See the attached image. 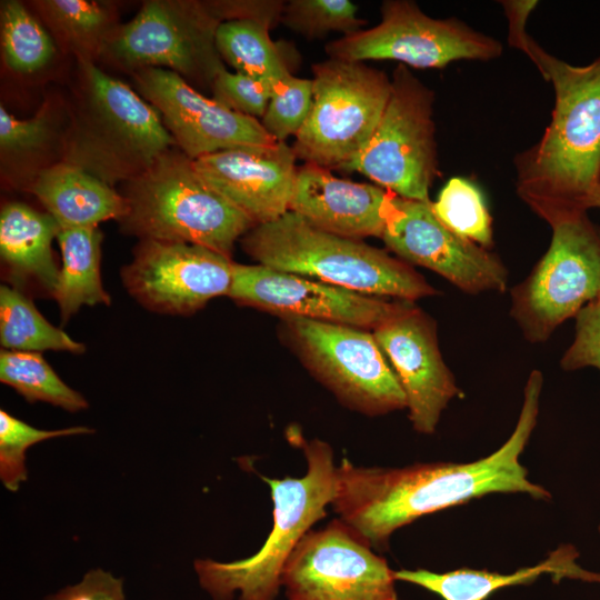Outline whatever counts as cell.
<instances>
[{
	"label": "cell",
	"instance_id": "obj_29",
	"mask_svg": "<svg viewBox=\"0 0 600 600\" xmlns=\"http://www.w3.org/2000/svg\"><path fill=\"white\" fill-rule=\"evenodd\" d=\"M0 39L6 64L19 73L42 69L56 52L50 33L24 4L16 0L1 2Z\"/></svg>",
	"mask_w": 600,
	"mask_h": 600
},
{
	"label": "cell",
	"instance_id": "obj_24",
	"mask_svg": "<svg viewBox=\"0 0 600 600\" xmlns=\"http://www.w3.org/2000/svg\"><path fill=\"white\" fill-rule=\"evenodd\" d=\"M62 266L52 298L67 322L82 306L111 303L100 276L101 242L98 227L61 229L58 234Z\"/></svg>",
	"mask_w": 600,
	"mask_h": 600
},
{
	"label": "cell",
	"instance_id": "obj_41",
	"mask_svg": "<svg viewBox=\"0 0 600 600\" xmlns=\"http://www.w3.org/2000/svg\"><path fill=\"white\" fill-rule=\"evenodd\" d=\"M597 299H600V293H599V297Z\"/></svg>",
	"mask_w": 600,
	"mask_h": 600
},
{
	"label": "cell",
	"instance_id": "obj_10",
	"mask_svg": "<svg viewBox=\"0 0 600 600\" xmlns=\"http://www.w3.org/2000/svg\"><path fill=\"white\" fill-rule=\"evenodd\" d=\"M552 231L547 252L511 290V316L532 343L547 341L600 293V228L583 214Z\"/></svg>",
	"mask_w": 600,
	"mask_h": 600
},
{
	"label": "cell",
	"instance_id": "obj_5",
	"mask_svg": "<svg viewBox=\"0 0 600 600\" xmlns=\"http://www.w3.org/2000/svg\"><path fill=\"white\" fill-rule=\"evenodd\" d=\"M122 230L140 240L203 246L227 257L256 224L216 191L174 147L124 182Z\"/></svg>",
	"mask_w": 600,
	"mask_h": 600
},
{
	"label": "cell",
	"instance_id": "obj_21",
	"mask_svg": "<svg viewBox=\"0 0 600 600\" xmlns=\"http://www.w3.org/2000/svg\"><path fill=\"white\" fill-rule=\"evenodd\" d=\"M31 192L60 229L98 227L106 220L119 221L126 212L121 193L67 161L41 169L31 183Z\"/></svg>",
	"mask_w": 600,
	"mask_h": 600
},
{
	"label": "cell",
	"instance_id": "obj_12",
	"mask_svg": "<svg viewBox=\"0 0 600 600\" xmlns=\"http://www.w3.org/2000/svg\"><path fill=\"white\" fill-rule=\"evenodd\" d=\"M381 21L329 42L330 59L396 60L419 69L444 68L458 60H491L502 44L457 19H433L409 0H386Z\"/></svg>",
	"mask_w": 600,
	"mask_h": 600
},
{
	"label": "cell",
	"instance_id": "obj_7",
	"mask_svg": "<svg viewBox=\"0 0 600 600\" xmlns=\"http://www.w3.org/2000/svg\"><path fill=\"white\" fill-rule=\"evenodd\" d=\"M230 1L150 0L120 24L102 56L133 72L159 68L186 81L211 84L224 69L218 27L232 19Z\"/></svg>",
	"mask_w": 600,
	"mask_h": 600
},
{
	"label": "cell",
	"instance_id": "obj_27",
	"mask_svg": "<svg viewBox=\"0 0 600 600\" xmlns=\"http://www.w3.org/2000/svg\"><path fill=\"white\" fill-rule=\"evenodd\" d=\"M0 343L4 349L22 352L86 351L84 344L51 324L22 290L7 284L0 287Z\"/></svg>",
	"mask_w": 600,
	"mask_h": 600
},
{
	"label": "cell",
	"instance_id": "obj_33",
	"mask_svg": "<svg viewBox=\"0 0 600 600\" xmlns=\"http://www.w3.org/2000/svg\"><path fill=\"white\" fill-rule=\"evenodd\" d=\"M312 96V79L289 74L273 82L270 101L260 120L269 136L281 142L296 137L309 116Z\"/></svg>",
	"mask_w": 600,
	"mask_h": 600
},
{
	"label": "cell",
	"instance_id": "obj_15",
	"mask_svg": "<svg viewBox=\"0 0 600 600\" xmlns=\"http://www.w3.org/2000/svg\"><path fill=\"white\" fill-rule=\"evenodd\" d=\"M432 202L396 196L381 239L400 260L428 268L468 293L503 292L508 271L498 256L448 229Z\"/></svg>",
	"mask_w": 600,
	"mask_h": 600
},
{
	"label": "cell",
	"instance_id": "obj_1",
	"mask_svg": "<svg viewBox=\"0 0 600 600\" xmlns=\"http://www.w3.org/2000/svg\"><path fill=\"white\" fill-rule=\"evenodd\" d=\"M543 377L532 370L514 430L491 454L471 462H426L403 468L337 466L331 507L373 550L384 551L393 532L433 512L490 493H527L548 501L551 493L529 480L520 462L537 424Z\"/></svg>",
	"mask_w": 600,
	"mask_h": 600
},
{
	"label": "cell",
	"instance_id": "obj_18",
	"mask_svg": "<svg viewBox=\"0 0 600 600\" xmlns=\"http://www.w3.org/2000/svg\"><path fill=\"white\" fill-rule=\"evenodd\" d=\"M372 333L401 384L413 429L432 434L442 411L461 393L442 359L433 320L403 301Z\"/></svg>",
	"mask_w": 600,
	"mask_h": 600
},
{
	"label": "cell",
	"instance_id": "obj_35",
	"mask_svg": "<svg viewBox=\"0 0 600 600\" xmlns=\"http://www.w3.org/2000/svg\"><path fill=\"white\" fill-rule=\"evenodd\" d=\"M52 112L43 106L36 116L18 119L0 106V148L2 154H27L39 151L53 138Z\"/></svg>",
	"mask_w": 600,
	"mask_h": 600
},
{
	"label": "cell",
	"instance_id": "obj_16",
	"mask_svg": "<svg viewBox=\"0 0 600 600\" xmlns=\"http://www.w3.org/2000/svg\"><path fill=\"white\" fill-rule=\"evenodd\" d=\"M234 301L286 318H302L374 330L406 300L388 301L261 264L234 263Z\"/></svg>",
	"mask_w": 600,
	"mask_h": 600
},
{
	"label": "cell",
	"instance_id": "obj_23",
	"mask_svg": "<svg viewBox=\"0 0 600 600\" xmlns=\"http://www.w3.org/2000/svg\"><path fill=\"white\" fill-rule=\"evenodd\" d=\"M60 227L48 213L22 202H9L0 212V256L12 287L22 290L34 281L51 297L60 269L57 267L52 241Z\"/></svg>",
	"mask_w": 600,
	"mask_h": 600
},
{
	"label": "cell",
	"instance_id": "obj_6",
	"mask_svg": "<svg viewBox=\"0 0 600 600\" xmlns=\"http://www.w3.org/2000/svg\"><path fill=\"white\" fill-rule=\"evenodd\" d=\"M307 461L302 477L262 479L273 501V523L262 547L251 557L230 562L197 559L200 587L213 600H276L283 567L306 533L327 516L337 490L332 448L324 441L301 440Z\"/></svg>",
	"mask_w": 600,
	"mask_h": 600
},
{
	"label": "cell",
	"instance_id": "obj_4",
	"mask_svg": "<svg viewBox=\"0 0 600 600\" xmlns=\"http://www.w3.org/2000/svg\"><path fill=\"white\" fill-rule=\"evenodd\" d=\"M78 103L66 137L63 161L112 186L146 170L177 147L160 113L130 86L78 60Z\"/></svg>",
	"mask_w": 600,
	"mask_h": 600
},
{
	"label": "cell",
	"instance_id": "obj_40",
	"mask_svg": "<svg viewBox=\"0 0 600 600\" xmlns=\"http://www.w3.org/2000/svg\"><path fill=\"white\" fill-rule=\"evenodd\" d=\"M598 530H599V533H600V524H599V527H598Z\"/></svg>",
	"mask_w": 600,
	"mask_h": 600
},
{
	"label": "cell",
	"instance_id": "obj_22",
	"mask_svg": "<svg viewBox=\"0 0 600 600\" xmlns=\"http://www.w3.org/2000/svg\"><path fill=\"white\" fill-rule=\"evenodd\" d=\"M577 557L574 548L563 544L536 566L521 568L512 573L472 568L442 573L426 569H401L394 570V578L397 581L421 587L443 600H487L502 588L530 584L542 574H551L554 581L573 578L600 582V574L586 571L576 563Z\"/></svg>",
	"mask_w": 600,
	"mask_h": 600
},
{
	"label": "cell",
	"instance_id": "obj_8",
	"mask_svg": "<svg viewBox=\"0 0 600 600\" xmlns=\"http://www.w3.org/2000/svg\"><path fill=\"white\" fill-rule=\"evenodd\" d=\"M309 116L292 144L297 159L340 169L372 137L391 93V79L364 62L327 59L312 64Z\"/></svg>",
	"mask_w": 600,
	"mask_h": 600
},
{
	"label": "cell",
	"instance_id": "obj_28",
	"mask_svg": "<svg viewBox=\"0 0 600 600\" xmlns=\"http://www.w3.org/2000/svg\"><path fill=\"white\" fill-rule=\"evenodd\" d=\"M0 381L27 401H43L70 412L88 408L86 398L66 384L39 352L2 350Z\"/></svg>",
	"mask_w": 600,
	"mask_h": 600
},
{
	"label": "cell",
	"instance_id": "obj_13",
	"mask_svg": "<svg viewBox=\"0 0 600 600\" xmlns=\"http://www.w3.org/2000/svg\"><path fill=\"white\" fill-rule=\"evenodd\" d=\"M394 570L339 518L309 530L281 573L288 600H398Z\"/></svg>",
	"mask_w": 600,
	"mask_h": 600
},
{
	"label": "cell",
	"instance_id": "obj_20",
	"mask_svg": "<svg viewBox=\"0 0 600 600\" xmlns=\"http://www.w3.org/2000/svg\"><path fill=\"white\" fill-rule=\"evenodd\" d=\"M396 194L374 184L334 177L330 169L298 168L289 210L314 227L344 238H381Z\"/></svg>",
	"mask_w": 600,
	"mask_h": 600
},
{
	"label": "cell",
	"instance_id": "obj_17",
	"mask_svg": "<svg viewBox=\"0 0 600 600\" xmlns=\"http://www.w3.org/2000/svg\"><path fill=\"white\" fill-rule=\"evenodd\" d=\"M138 93L152 104L190 159L222 150L277 142L260 120L230 110L197 91L178 73L159 68L133 72Z\"/></svg>",
	"mask_w": 600,
	"mask_h": 600
},
{
	"label": "cell",
	"instance_id": "obj_30",
	"mask_svg": "<svg viewBox=\"0 0 600 600\" xmlns=\"http://www.w3.org/2000/svg\"><path fill=\"white\" fill-rule=\"evenodd\" d=\"M437 218L452 232L483 248L492 244V219L479 188L454 177L431 203Z\"/></svg>",
	"mask_w": 600,
	"mask_h": 600
},
{
	"label": "cell",
	"instance_id": "obj_14",
	"mask_svg": "<svg viewBox=\"0 0 600 600\" xmlns=\"http://www.w3.org/2000/svg\"><path fill=\"white\" fill-rule=\"evenodd\" d=\"M234 263L199 244L140 240L131 262L121 270V279L144 308L188 316L211 299L228 294Z\"/></svg>",
	"mask_w": 600,
	"mask_h": 600
},
{
	"label": "cell",
	"instance_id": "obj_2",
	"mask_svg": "<svg viewBox=\"0 0 600 600\" xmlns=\"http://www.w3.org/2000/svg\"><path fill=\"white\" fill-rule=\"evenodd\" d=\"M524 53L552 83L556 100L540 140L514 158L516 190L553 228L587 214L600 189V57L572 66L531 38Z\"/></svg>",
	"mask_w": 600,
	"mask_h": 600
},
{
	"label": "cell",
	"instance_id": "obj_3",
	"mask_svg": "<svg viewBox=\"0 0 600 600\" xmlns=\"http://www.w3.org/2000/svg\"><path fill=\"white\" fill-rule=\"evenodd\" d=\"M241 244L258 264L359 293L406 301L436 293L409 263L361 240L323 231L290 210L254 226Z\"/></svg>",
	"mask_w": 600,
	"mask_h": 600
},
{
	"label": "cell",
	"instance_id": "obj_32",
	"mask_svg": "<svg viewBox=\"0 0 600 600\" xmlns=\"http://www.w3.org/2000/svg\"><path fill=\"white\" fill-rule=\"evenodd\" d=\"M94 430L83 426L43 430L0 410V479L10 491H17L27 479L26 451L41 441L66 436L90 434Z\"/></svg>",
	"mask_w": 600,
	"mask_h": 600
},
{
	"label": "cell",
	"instance_id": "obj_36",
	"mask_svg": "<svg viewBox=\"0 0 600 600\" xmlns=\"http://www.w3.org/2000/svg\"><path fill=\"white\" fill-rule=\"evenodd\" d=\"M560 364L567 371L588 366L600 370V299L589 302L576 314V337Z\"/></svg>",
	"mask_w": 600,
	"mask_h": 600
},
{
	"label": "cell",
	"instance_id": "obj_39",
	"mask_svg": "<svg viewBox=\"0 0 600 600\" xmlns=\"http://www.w3.org/2000/svg\"><path fill=\"white\" fill-rule=\"evenodd\" d=\"M592 208H600V189L593 200Z\"/></svg>",
	"mask_w": 600,
	"mask_h": 600
},
{
	"label": "cell",
	"instance_id": "obj_37",
	"mask_svg": "<svg viewBox=\"0 0 600 600\" xmlns=\"http://www.w3.org/2000/svg\"><path fill=\"white\" fill-rule=\"evenodd\" d=\"M44 600H126L123 579L100 568L91 569L78 583L67 586Z\"/></svg>",
	"mask_w": 600,
	"mask_h": 600
},
{
	"label": "cell",
	"instance_id": "obj_11",
	"mask_svg": "<svg viewBox=\"0 0 600 600\" xmlns=\"http://www.w3.org/2000/svg\"><path fill=\"white\" fill-rule=\"evenodd\" d=\"M283 321L307 367L342 403L368 416L407 408L401 384L373 333L302 318Z\"/></svg>",
	"mask_w": 600,
	"mask_h": 600
},
{
	"label": "cell",
	"instance_id": "obj_25",
	"mask_svg": "<svg viewBox=\"0 0 600 600\" xmlns=\"http://www.w3.org/2000/svg\"><path fill=\"white\" fill-rule=\"evenodd\" d=\"M270 22L241 18L223 21L216 32L217 50L237 72L273 83L292 74L290 44L274 42Z\"/></svg>",
	"mask_w": 600,
	"mask_h": 600
},
{
	"label": "cell",
	"instance_id": "obj_34",
	"mask_svg": "<svg viewBox=\"0 0 600 600\" xmlns=\"http://www.w3.org/2000/svg\"><path fill=\"white\" fill-rule=\"evenodd\" d=\"M272 83L222 69L211 84L212 99L238 113L262 118L271 98Z\"/></svg>",
	"mask_w": 600,
	"mask_h": 600
},
{
	"label": "cell",
	"instance_id": "obj_38",
	"mask_svg": "<svg viewBox=\"0 0 600 600\" xmlns=\"http://www.w3.org/2000/svg\"><path fill=\"white\" fill-rule=\"evenodd\" d=\"M502 3L504 12L509 19V43L523 51L529 39V36L524 29L526 21L538 2L503 1Z\"/></svg>",
	"mask_w": 600,
	"mask_h": 600
},
{
	"label": "cell",
	"instance_id": "obj_31",
	"mask_svg": "<svg viewBox=\"0 0 600 600\" xmlns=\"http://www.w3.org/2000/svg\"><path fill=\"white\" fill-rule=\"evenodd\" d=\"M357 11L350 0H290L284 2L280 22L309 40L333 31L348 36L367 23Z\"/></svg>",
	"mask_w": 600,
	"mask_h": 600
},
{
	"label": "cell",
	"instance_id": "obj_26",
	"mask_svg": "<svg viewBox=\"0 0 600 600\" xmlns=\"http://www.w3.org/2000/svg\"><path fill=\"white\" fill-rule=\"evenodd\" d=\"M37 7L59 42L78 60L94 62L120 24L111 6L89 0H43Z\"/></svg>",
	"mask_w": 600,
	"mask_h": 600
},
{
	"label": "cell",
	"instance_id": "obj_9",
	"mask_svg": "<svg viewBox=\"0 0 600 600\" xmlns=\"http://www.w3.org/2000/svg\"><path fill=\"white\" fill-rule=\"evenodd\" d=\"M433 101V91L400 63L372 137L339 170L360 172L398 197L431 202L429 189L439 173Z\"/></svg>",
	"mask_w": 600,
	"mask_h": 600
},
{
	"label": "cell",
	"instance_id": "obj_19",
	"mask_svg": "<svg viewBox=\"0 0 600 600\" xmlns=\"http://www.w3.org/2000/svg\"><path fill=\"white\" fill-rule=\"evenodd\" d=\"M286 141L242 147L193 160L200 176L256 226L289 211L298 168Z\"/></svg>",
	"mask_w": 600,
	"mask_h": 600
}]
</instances>
